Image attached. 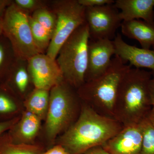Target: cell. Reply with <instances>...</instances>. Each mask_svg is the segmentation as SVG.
<instances>
[{
	"label": "cell",
	"mask_w": 154,
	"mask_h": 154,
	"mask_svg": "<svg viewBox=\"0 0 154 154\" xmlns=\"http://www.w3.org/2000/svg\"><path fill=\"white\" fill-rule=\"evenodd\" d=\"M123 128L117 120L100 115L82 102L79 117L62 135L59 144L69 154H82L103 145Z\"/></svg>",
	"instance_id": "obj_1"
},
{
	"label": "cell",
	"mask_w": 154,
	"mask_h": 154,
	"mask_svg": "<svg viewBox=\"0 0 154 154\" xmlns=\"http://www.w3.org/2000/svg\"><path fill=\"white\" fill-rule=\"evenodd\" d=\"M151 72L132 68L127 72L119 88L113 118L123 127L140 123L147 117L152 106L149 85Z\"/></svg>",
	"instance_id": "obj_2"
},
{
	"label": "cell",
	"mask_w": 154,
	"mask_h": 154,
	"mask_svg": "<svg viewBox=\"0 0 154 154\" xmlns=\"http://www.w3.org/2000/svg\"><path fill=\"white\" fill-rule=\"evenodd\" d=\"M126 63L118 56L114 55L104 73L86 82L77 90L82 102L100 115L114 119L113 108L119 85L131 67Z\"/></svg>",
	"instance_id": "obj_3"
},
{
	"label": "cell",
	"mask_w": 154,
	"mask_h": 154,
	"mask_svg": "<svg viewBox=\"0 0 154 154\" xmlns=\"http://www.w3.org/2000/svg\"><path fill=\"white\" fill-rule=\"evenodd\" d=\"M75 89L63 81L50 91L45 129L50 141L65 131L79 115L82 101Z\"/></svg>",
	"instance_id": "obj_4"
},
{
	"label": "cell",
	"mask_w": 154,
	"mask_h": 154,
	"mask_svg": "<svg viewBox=\"0 0 154 154\" xmlns=\"http://www.w3.org/2000/svg\"><path fill=\"white\" fill-rule=\"evenodd\" d=\"M90 39L85 22L63 45L56 59L64 80L77 90L85 82Z\"/></svg>",
	"instance_id": "obj_5"
},
{
	"label": "cell",
	"mask_w": 154,
	"mask_h": 154,
	"mask_svg": "<svg viewBox=\"0 0 154 154\" xmlns=\"http://www.w3.org/2000/svg\"><path fill=\"white\" fill-rule=\"evenodd\" d=\"M29 16L13 1L2 17L3 35L10 42L16 58L26 61L40 53L32 37Z\"/></svg>",
	"instance_id": "obj_6"
},
{
	"label": "cell",
	"mask_w": 154,
	"mask_h": 154,
	"mask_svg": "<svg viewBox=\"0 0 154 154\" xmlns=\"http://www.w3.org/2000/svg\"><path fill=\"white\" fill-rule=\"evenodd\" d=\"M51 10L56 16V25L46 54L56 59L63 45L85 22V8L78 0L54 1Z\"/></svg>",
	"instance_id": "obj_7"
},
{
	"label": "cell",
	"mask_w": 154,
	"mask_h": 154,
	"mask_svg": "<svg viewBox=\"0 0 154 154\" xmlns=\"http://www.w3.org/2000/svg\"><path fill=\"white\" fill-rule=\"evenodd\" d=\"M113 4L85 8V22L92 40H113L122 21Z\"/></svg>",
	"instance_id": "obj_8"
},
{
	"label": "cell",
	"mask_w": 154,
	"mask_h": 154,
	"mask_svg": "<svg viewBox=\"0 0 154 154\" xmlns=\"http://www.w3.org/2000/svg\"><path fill=\"white\" fill-rule=\"evenodd\" d=\"M28 71L34 88L50 91L64 80L56 59L39 53L27 60Z\"/></svg>",
	"instance_id": "obj_9"
},
{
	"label": "cell",
	"mask_w": 154,
	"mask_h": 154,
	"mask_svg": "<svg viewBox=\"0 0 154 154\" xmlns=\"http://www.w3.org/2000/svg\"><path fill=\"white\" fill-rule=\"evenodd\" d=\"M115 55V48L113 40L90 39L85 82L104 73L110 66L112 56Z\"/></svg>",
	"instance_id": "obj_10"
},
{
	"label": "cell",
	"mask_w": 154,
	"mask_h": 154,
	"mask_svg": "<svg viewBox=\"0 0 154 154\" xmlns=\"http://www.w3.org/2000/svg\"><path fill=\"white\" fill-rule=\"evenodd\" d=\"M142 138L139 123L123 127L119 132L102 146L111 154H140Z\"/></svg>",
	"instance_id": "obj_11"
},
{
	"label": "cell",
	"mask_w": 154,
	"mask_h": 154,
	"mask_svg": "<svg viewBox=\"0 0 154 154\" xmlns=\"http://www.w3.org/2000/svg\"><path fill=\"white\" fill-rule=\"evenodd\" d=\"M115 55L135 68L148 69L154 76V49H147L130 45L117 33L113 39Z\"/></svg>",
	"instance_id": "obj_12"
},
{
	"label": "cell",
	"mask_w": 154,
	"mask_h": 154,
	"mask_svg": "<svg viewBox=\"0 0 154 154\" xmlns=\"http://www.w3.org/2000/svg\"><path fill=\"white\" fill-rule=\"evenodd\" d=\"M113 5L120 10L119 15L122 22L154 21V0H116Z\"/></svg>",
	"instance_id": "obj_13"
},
{
	"label": "cell",
	"mask_w": 154,
	"mask_h": 154,
	"mask_svg": "<svg viewBox=\"0 0 154 154\" xmlns=\"http://www.w3.org/2000/svg\"><path fill=\"white\" fill-rule=\"evenodd\" d=\"M120 28L123 35L138 42L142 48L154 49V21L134 20L122 22Z\"/></svg>",
	"instance_id": "obj_14"
},
{
	"label": "cell",
	"mask_w": 154,
	"mask_h": 154,
	"mask_svg": "<svg viewBox=\"0 0 154 154\" xmlns=\"http://www.w3.org/2000/svg\"><path fill=\"white\" fill-rule=\"evenodd\" d=\"M41 120L37 116L27 110L23 113L17 131L19 143L31 144L30 143L39 131Z\"/></svg>",
	"instance_id": "obj_15"
},
{
	"label": "cell",
	"mask_w": 154,
	"mask_h": 154,
	"mask_svg": "<svg viewBox=\"0 0 154 154\" xmlns=\"http://www.w3.org/2000/svg\"><path fill=\"white\" fill-rule=\"evenodd\" d=\"M49 94L50 91L34 88L25 101L26 110L41 119H45L49 105Z\"/></svg>",
	"instance_id": "obj_16"
},
{
	"label": "cell",
	"mask_w": 154,
	"mask_h": 154,
	"mask_svg": "<svg viewBox=\"0 0 154 154\" xmlns=\"http://www.w3.org/2000/svg\"><path fill=\"white\" fill-rule=\"evenodd\" d=\"M13 82L19 93L25 94L32 82L28 71L27 61L17 59L10 69Z\"/></svg>",
	"instance_id": "obj_17"
},
{
	"label": "cell",
	"mask_w": 154,
	"mask_h": 154,
	"mask_svg": "<svg viewBox=\"0 0 154 154\" xmlns=\"http://www.w3.org/2000/svg\"><path fill=\"white\" fill-rule=\"evenodd\" d=\"M29 23L33 41L40 53L47 51L51 36L47 30L29 15Z\"/></svg>",
	"instance_id": "obj_18"
},
{
	"label": "cell",
	"mask_w": 154,
	"mask_h": 154,
	"mask_svg": "<svg viewBox=\"0 0 154 154\" xmlns=\"http://www.w3.org/2000/svg\"><path fill=\"white\" fill-rule=\"evenodd\" d=\"M140 125L143 134L140 154H154V125L147 117Z\"/></svg>",
	"instance_id": "obj_19"
},
{
	"label": "cell",
	"mask_w": 154,
	"mask_h": 154,
	"mask_svg": "<svg viewBox=\"0 0 154 154\" xmlns=\"http://www.w3.org/2000/svg\"><path fill=\"white\" fill-rule=\"evenodd\" d=\"M30 16L47 30L52 38L57 21L56 16L54 12L46 7L38 9Z\"/></svg>",
	"instance_id": "obj_20"
},
{
	"label": "cell",
	"mask_w": 154,
	"mask_h": 154,
	"mask_svg": "<svg viewBox=\"0 0 154 154\" xmlns=\"http://www.w3.org/2000/svg\"><path fill=\"white\" fill-rule=\"evenodd\" d=\"M0 38V72L11 69L17 58L10 42Z\"/></svg>",
	"instance_id": "obj_21"
},
{
	"label": "cell",
	"mask_w": 154,
	"mask_h": 154,
	"mask_svg": "<svg viewBox=\"0 0 154 154\" xmlns=\"http://www.w3.org/2000/svg\"><path fill=\"white\" fill-rule=\"evenodd\" d=\"M38 146L28 144H8L0 149V154H42Z\"/></svg>",
	"instance_id": "obj_22"
},
{
	"label": "cell",
	"mask_w": 154,
	"mask_h": 154,
	"mask_svg": "<svg viewBox=\"0 0 154 154\" xmlns=\"http://www.w3.org/2000/svg\"><path fill=\"white\" fill-rule=\"evenodd\" d=\"M14 2L18 8L29 15L38 9L47 7L45 2L40 0H15Z\"/></svg>",
	"instance_id": "obj_23"
},
{
	"label": "cell",
	"mask_w": 154,
	"mask_h": 154,
	"mask_svg": "<svg viewBox=\"0 0 154 154\" xmlns=\"http://www.w3.org/2000/svg\"><path fill=\"white\" fill-rule=\"evenodd\" d=\"M17 109L15 103L7 94L0 93V113H12Z\"/></svg>",
	"instance_id": "obj_24"
},
{
	"label": "cell",
	"mask_w": 154,
	"mask_h": 154,
	"mask_svg": "<svg viewBox=\"0 0 154 154\" xmlns=\"http://www.w3.org/2000/svg\"><path fill=\"white\" fill-rule=\"evenodd\" d=\"M81 5L85 8H92L107 5L113 4L115 1L113 0H78Z\"/></svg>",
	"instance_id": "obj_25"
},
{
	"label": "cell",
	"mask_w": 154,
	"mask_h": 154,
	"mask_svg": "<svg viewBox=\"0 0 154 154\" xmlns=\"http://www.w3.org/2000/svg\"><path fill=\"white\" fill-rule=\"evenodd\" d=\"M19 120V119L16 118L8 121L0 122V135L15 125Z\"/></svg>",
	"instance_id": "obj_26"
},
{
	"label": "cell",
	"mask_w": 154,
	"mask_h": 154,
	"mask_svg": "<svg viewBox=\"0 0 154 154\" xmlns=\"http://www.w3.org/2000/svg\"><path fill=\"white\" fill-rule=\"evenodd\" d=\"M42 154H69L66 150L60 145L54 146Z\"/></svg>",
	"instance_id": "obj_27"
},
{
	"label": "cell",
	"mask_w": 154,
	"mask_h": 154,
	"mask_svg": "<svg viewBox=\"0 0 154 154\" xmlns=\"http://www.w3.org/2000/svg\"><path fill=\"white\" fill-rule=\"evenodd\" d=\"M82 154H111L106 151L102 146H98L89 149Z\"/></svg>",
	"instance_id": "obj_28"
},
{
	"label": "cell",
	"mask_w": 154,
	"mask_h": 154,
	"mask_svg": "<svg viewBox=\"0 0 154 154\" xmlns=\"http://www.w3.org/2000/svg\"><path fill=\"white\" fill-rule=\"evenodd\" d=\"M13 1L10 0H0V18H2L6 9L11 5Z\"/></svg>",
	"instance_id": "obj_29"
},
{
	"label": "cell",
	"mask_w": 154,
	"mask_h": 154,
	"mask_svg": "<svg viewBox=\"0 0 154 154\" xmlns=\"http://www.w3.org/2000/svg\"><path fill=\"white\" fill-rule=\"evenodd\" d=\"M149 90L152 106L154 107V76L152 77L150 81Z\"/></svg>",
	"instance_id": "obj_30"
},
{
	"label": "cell",
	"mask_w": 154,
	"mask_h": 154,
	"mask_svg": "<svg viewBox=\"0 0 154 154\" xmlns=\"http://www.w3.org/2000/svg\"><path fill=\"white\" fill-rule=\"evenodd\" d=\"M147 118L151 122L152 124L154 125V107H152L151 110Z\"/></svg>",
	"instance_id": "obj_31"
},
{
	"label": "cell",
	"mask_w": 154,
	"mask_h": 154,
	"mask_svg": "<svg viewBox=\"0 0 154 154\" xmlns=\"http://www.w3.org/2000/svg\"><path fill=\"white\" fill-rule=\"evenodd\" d=\"M3 34L2 21V18H0V36Z\"/></svg>",
	"instance_id": "obj_32"
}]
</instances>
